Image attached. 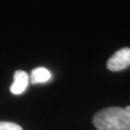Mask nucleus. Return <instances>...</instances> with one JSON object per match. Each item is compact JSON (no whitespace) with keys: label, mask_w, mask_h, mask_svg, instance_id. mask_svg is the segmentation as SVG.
<instances>
[{"label":"nucleus","mask_w":130,"mask_h":130,"mask_svg":"<svg viewBox=\"0 0 130 130\" xmlns=\"http://www.w3.org/2000/svg\"><path fill=\"white\" fill-rule=\"evenodd\" d=\"M51 79V73L50 71L45 68H37L34 69L30 75V82L32 84L38 83H45Z\"/></svg>","instance_id":"4"},{"label":"nucleus","mask_w":130,"mask_h":130,"mask_svg":"<svg viewBox=\"0 0 130 130\" xmlns=\"http://www.w3.org/2000/svg\"><path fill=\"white\" fill-rule=\"evenodd\" d=\"M130 66V48H121L107 62V68L111 71H121Z\"/></svg>","instance_id":"2"},{"label":"nucleus","mask_w":130,"mask_h":130,"mask_svg":"<svg viewBox=\"0 0 130 130\" xmlns=\"http://www.w3.org/2000/svg\"><path fill=\"white\" fill-rule=\"evenodd\" d=\"M93 122L98 130H130V106L103 109L94 115Z\"/></svg>","instance_id":"1"},{"label":"nucleus","mask_w":130,"mask_h":130,"mask_svg":"<svg viewBox=\"0 0 130 130\" xmlns=\"http://www.w3.org/2000/svg\"><path fill=\"white\" fill-rule=\"evenodd\" d=\"M29 75L23 70H17L14 74V82L11 86V93L19 95L25 92L29 85Z\"/></svg>","instance_id":"3"},{"label":"nucleus","mask_w":130,"mask_h":130,"mask_svg":"<svg viewBox=\"0 0 130 130\" xmlns=\"http://www.w3.org/2000/svg\"><path fill=\"white\" fill-rule=\"evenodd\" d=\"M0 130H23L19 124L11 121H0Z\"/></svg>","instance_id":"5"}]
</instances>
